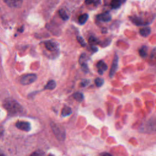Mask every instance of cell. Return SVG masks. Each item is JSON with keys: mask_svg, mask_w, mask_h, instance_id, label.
Wrapping results in <instances>:
<instances>
[{"mask_svg": "<svg viewBox=\"0 0 156 156\" xmlns=\"http://www.w3.org/2000/svg\"><path fill=\"white\" fill-rule=\"evenodd\" d=\"M3 106L12 114H18L23 112L21 105L13 99H6L3 103Z\"/></svg>", "mask_w": 156, "mask_h": 156, "instance_id": "1", "label": "cell"}, {"mask_svg": "<svg viewBox=\"0 0 156 156\" xmlns=\"http://www.w3.org/2000/svg\"><path fill=\"white\" fill-rule=\"evenodd\" d=\"M51 126L56 138L60 141H63L65 139V131L63 127L62 126L53 122L51 123Z\"/></svg>", "mask_w": 156, "mask_h": 156, "instance_id": "2", "label": "cell"}, {"mask_svg": "<svg viewBox=\"0 0 156 156\" xmlns=\"http://www.w3.org/2000/svg\"><path fill=\"white\" fill-rule=\"evenodd\" d=\"M130 21L136 26H144L149 24L152 21L149 20H145L143 16L141 15H135L129 17Z\"/></svg>", "mask_w": 156, "mask_h": 156, "instance_id": "3", "label": "cell"}, {"mask_svg": "<svg viewBox=\"0 0 156 156\" xmlns=\"http://www.w3.org/2000/svg\"><path fill=\"white\" fill-rule=\"evenodd\" d=\"M37 79V76L35 74H28L23 76L20 80V82L22 85H29L33 82H34Z\"/></svg>", "mask_w": 156, "mask_h": 156, "instance_id": "4", "label": "cell"}, {"mask_svg": "<svg viewBox=\"0 0 156 156\" xmlns=\"http://www.w3.org/2000/svg\"><path fill=\"white\" fill-rule=\"evenodd\" d=\"M142 129L143 130L147 132H156V118L154 119L151 118L142 127Z\"/></svg>", "mask_w": 156, "mask_h": 156, "instance_id": "5", "label": "cell"}, {"mask_svg": "<svg viewBox=\"0 0 156 156\" xmlns=\"http://www.w3.org/2000/svg\"><path fill=\"white\" fill-rule=\"evenodd\" d=\"M118 61H119V58L118 55L116 54L114 56V58L113 59L112 61V64L111 66V68L109 72V76L110 78H112L114 75L115 74L117 69H118Z\"/></svg>", "mask_w": 156, "mask_h": 156, "instance_id": "6", "label": "cell"}, {"mask_svg": "<svg viewBox=\"0 0 156 156\" xmlns=\"http://www.w3.org/2000/svg\"><path fill=\"white\" fill-rule=\"evenodd\" d=\"M16 127L20 130L29 132L31 129V125L27 121H18L16 123Z\"/></svg>", "mask_w": 156, "mask_h": 156, "instance_id": "7", "label": "cell"}, {"mask_svg": "<svg viewBox=\"0 0 156 156\" xmlns=\"http://www.w3.org/2000/svg\"><path fill=\"white\" fill-rule=\"evenodd\" d=\"M9 7L13 8L20 7L23 4V0H3Z\"/></svg>", "mask_w": 156, "mask_h": 156, "instance_id": "8", "label": "cell"}, {"mask_svg": "<svg viewBox=\"0 0 156 156\" xmlns=\"http://www.w3.org/2000/svg\"><path fill=\"white\" fill-rule=\"evenodd\" d=\"M111 15L108 12H104L102 13H101L97 16V19L102 22H108L111 20Z\"/></svg>", "mask_w": 156, "mask_h": 156, "instance_id": "9", "label": "cell"}, {"mask_svg": "<svg viewBox=\"0 0 156 156\" xmlns=\"http://www.w3.org/2000/svg\"><path fill=\"white\" fill-rule=\"evenodd\" d=\"M44 45L46 49L50 51H55L58 49V44L52 41H46Z\"/></svg>", "mask_w": 156, "mask_h": 156, "instance_id": "10", "label": "cell"}, {"mask_svg": "<svg viewBox=\"0 0 156 156\" xmlns=\"http://www.w3.org/2000/svg\"><path fill=\"white\" fill-rule=\"evenodd\" d=\"M96 66L98 68V71L99 74H102L104 73V72H105L108 68L106 63L102 60L99 61L97 63Z\"/></svg>", "mask_w": 156, "mask_h": 156, "instance_id": "11", "label": "cell"}, {"mask_svg": "<svg viewBox=\"0 0 156 156\" xmlns=\"http://www.w3.org/2000/svg\"><path fill=\"white\" fill-rule=\"evenodd\" d=\"M126 0H112L110 3V5L113 9H118L121 5L126 2Z\"/></svg>", "mask_w": 156, "mask_h": 156, "instance_id": "12", "label": "cell"}, {"mask_svg": "<svg viewBox=\"0 0 156 156\" xmlns=\"http://www.w3.org/2000/svg\"><path fill=\"white\" fill-rule=\"evenodd\" d=\"M151 32V28L149 27H143L141 29H140V34L142 36V37H147L150 33Z\"/></svg>", "mask_w": 156, "mask_h": 156, "instance_id": "13", "label": "cell"}, {"mask_svg": "<svg viewBox=\"0 0 156 156\" xmlns=\"http://www.w3.org/2000/svg\"><path fill=\"white\" fill-rule=\"evenodd\" d=\"M139 55L142 58H145L147 54V48L146 46H142L138 51Z\"/></svg>", "mask_w": 156, "mask_h": 156, "instance_id": "14", "label": "cell"}, {"mask_svg": "<svg viewBox=\"0 0 156 156\" xmlns=\"http://www.w3.org/2000/svg\"><path fill=\"white\" fill-rule=\"evenodd\" d=\"M56 87V82L54 80H51L48 81L47 84L44 86V89L46 90H53Z\"/></svg>", "mask_w": 156, "mask_h": 156, "instance_id": "15", "label": "cell"}, {"mask_svg": "<svg viewBox=\"0 0 156 156\" xmlns=\"http://www.w3.org/2000/svg\"><path fill=\"white\" fill-rule=\"evenodd\" d=\"M72 113V110L71 108L69 107H65L63 108L62 110V116H69V115H71Z\"/></svg>", "mask_w": 156, "mask_h": 156, "instance_id": "16", "label": "cell"}, {"mask_svg": "<svg viewBox=\"0 0 156 156\" xmlns=\"http://www.w3.org/2000/svg\"><path fill=\"white\" fill-rule=\"evenodd\" d=\"M73 97L78 102H82L83 100V98H84V96H83V94L82 93H80V92H76L74 94H73Z\"/></svg>", "mask_w": 156, "mask_h": 156, "instance_id": "17", "label": "cell"}, {"mask_svg": "<svg viewBox=\"0 0 156 156\" xmlns=\"http://www.w3.org/2000/svg\"><path fill=\"white\" fill-rule=\"evenodd\" d=\"M88 18V15L87 13H83L82 15H81L79 17V23L80 24H83L85 23V22L87 21Z\"/></svg>", "mask_w": 156, "mask_h": 156, "instance_id": "18", "label": "cell"}, {"mask_svg": "<svg viewBox=\"0 0 156 156\" xmlns=\"http://www.w3.org/2000/svg\"><path fill=\"white\" fill-rule=\"evenodd\" d=\"M58 14L60 15V16L63 20H67L69 18L67 13L66 12V11L64 9H60L58 11Z\"/></svg>", "mask_w": 156, "mask_h": 156, "instance_id": "19", "label": "cell"}, {"mask_svg": "<svg viewBox=\"0 0 156 156\" xmlns=\"http://www.w3.org/2000/svg\"><path fill=\"white\" fill-rule=\"evenodd\" d=\"M88 42L91 45L99 44V43H100V41L98 40V39L97 38H96L95 37H93V36H91L90 37L89 40H88Z\"/></svg>", "mask_w": 156, "mask_h": 156, "instance_id": "20", "label": "cell"}, {"mask_svg": "<svg viewBox=\"0 0 156 156\" xmlns=\"http://www.w3.org/2000/svg\"><path fill=\"white\" fill-rule=\"evenodd\" d=\"M100 0H85V3L87 5H92L96 6L100 4Z\"/></svg>", "mask_w": 156, "mask_h": 156, "instance_id": "21", "label": "cell"}, {"mask_svg": "<svg viewBox=\"0 0 156 156\" xmlns=\"http://www.w3.org/2000/svg\"><path fill=\"white\" fill-rule=\"evenodd\" d=\"M94 83L96 85V87H101V86L103 85L104 83V80L102 78H100V77H97L95 80H94Z\"/></svg>", "mask_w": 156, "mask_h": 156, "instance_id": "22", "label": "cell"}, {"mask_svg": "<svg viewBox=\"0 0 156 156\" xmlns=\"http://www.w3.org/2000/svg\"><path fill=\"white\" fill-rule=\"evenodd\" d=\"M87 55L85 54H82L80 55V59H79V63H80V65H84V64H87Z\"/></svg>", "mask_w": 156, "mask_h": 156, "instance_id": "23", "label": "cell"}, {"mask_svg": "<svg viewBox=\"0 0 156 156\" xmlns=\"http://www.w3.org/2000/svg\"><path fill=\"white\" fill-rule=\"evenodd\" d=\"M77 41H79V43L80 44V45L82 46H86V43L85 42L84 40L83 39V38L82 37H80V36H78L77 37Z\"/></svg>", "mask_w": 156, "mask_h": 156, "instance_id": "24", "label": "cell"}, {"mask_svg": "<svg viewBox=\"0 0 156 156\" xmlns=\"http://www.w3.org/2000/svg\"><path fill=\"white\" fill-rule=\"evenodd\" d=\"M110 43H111V40H110V39H106L105 41H102L101 43H100L99 44H101V46H102V47H105V46L109 45V44H110Z\"/></svg>", "mask_w": 156, "mask_h": 156, "instance_id": "25", "label": "cell"}, {"mask_svg": "<svg viewBox=\"0 0 156 156\" xmlns=\"http://www.w3.org/2000/svg\"><path fill=\"white\" fill-rule=\"evenodd\" d=\"M90 83V80L88 79H84L81 82H80V86L82 87H87Z\"/></svg>", "mask_w": 156, "mask_h": 156, "instance_id": "26", "label": "cell"}, {"mask_svg": "<svg viewBox=\"0 0 156 156\" xmlns=\"http://www.w3.org/2000/svg\"><path fill=\"white\" fill-rule=\"evenodd\" d=\"M4 133V128L1 126H0V138L2 136V135Z\"/></svg>", "mask_w": 156, "mask_h": 156, "instance_id": "27", "label": "cell"}, {"mask_svg": "<svg viewBox=\"0 0 156 156\" xmlns=\"http://www.w3.org/2000/svg\"><path fill=\"white\" fill-rule=\"evenodd\" d=\"M91 50L93 51V52H96L98 51V48L94 46H91Z\"/></svg>", "mask_w": 156, "mask_h": 156, "instance_id": "28", "label": "cell"}, {"mask_svg": "<svg viewBox=\"0 0 156 156\" xmlns=\"http://www.w3.org/2000/svg\"><path fill=\"white\" fill-rule=\"evenodd\" d=\"M101 155H112L111 154H110L108 153H102Z\"/></svg>", "mask_w": 156, "mask_h": 156, "instance_id": "29", "label": "cell"}, {"mask_svg": "<svg viewBox=\"0 0 156 156\" xmlns=\"http://www.w3.org/2000/svg\"><path fill=\"white\" fill-rule=\"evenodd\" d=\"M4 155V154H3L2 153H1V152L0 151V155Z\"/></svg>", "mask_w": 156, "mask_h": 156, "instance_id": "30", "label": "cell"}]
</instances>
